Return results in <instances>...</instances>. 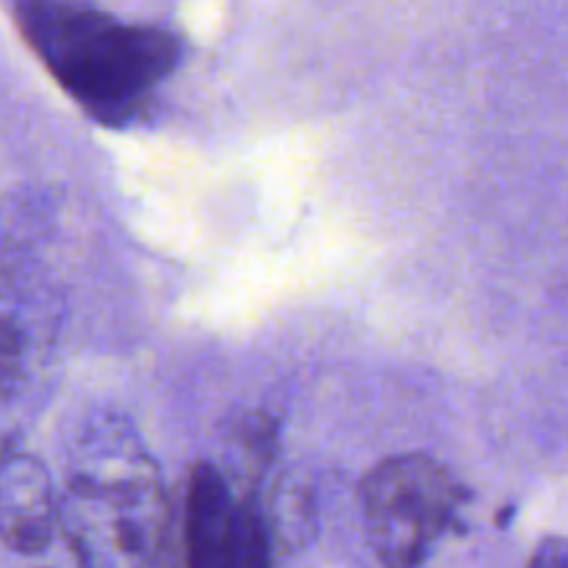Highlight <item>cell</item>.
<instances>
[{
    "label": "cell",
    "instance_id": "1",
    "mask_svg": "<svg viewBox=\"0 0 568 568\" xmlns=\"http://www.w3.org/2000/svg\"><path fill=\"white\" fill-rule=\"evenodd\" d=\"M59 527L81 568H175L170 499L148 449L116 419L78 442Z\"/></svg>",
    "mask_w": 568,
    "mask_h": 568
},
{
    "label": "cell",
    "instance_id": "2",
    "mask_svg": "<svg viewBox=\"0 0 568 568\" xmlns=\"http://www.w3.org/2000/svg\"><path fill=\"white\" fill-rule=\"evenodd\" d=\"M17 22L59 87L111 128L136 122L181 59L172 33L116 22L87 0H17Z\"/></svg>",
    "mask_w": 568,
    "mask_h": 568
},
{
    "label": "cell",
    "instance_id": "3",
    "mask_svg": "<svg viewBox=\"0 0 568 568\" xmlns=\"http://www.w3.org/2000/svg\"><path fill=\"white\" fill-rule=\"evenodd\" d=\"M369 547L383 568H422L458 525L460 488L438 460L394 455L361 483Z\"/></svg>",
    "mask_w": 568,
    "mask_h": 568
},
{
    "label": "cell",
    "instance_id": "4",
    "mask_svg": "<svg viewBox=\"0 0 568 568\" xmlns=\"http://www.w3.org/2000/svg\"><path fill=\"white\" fill-rule=\"evenodd\" d=\"M186 568H242L255 560H275L253 494L236 497L214 464L192 466L183 516Z\"/></svg>",
    "mask_w": 568,
    "mask_h": 568
},
{
    "label": "cell",
    "instance_id": "5",
    "mask_svg": "<svg viewBox=\"0 0 568 568\" xmlns=\"http://www.w3.org/2000/svg\"><path fill=\"white\" fill-rule=\"evenodd\" d=\"M59 497L48 469L26 453L0 458V544L11 552L37 555L53 541Z\"/></svg>",
    "mask_w": 568,
    "mask_h": 568
},
{
    "label": "cell",
    "instance_id": "6",
    "mask_svg": "<svg viewBox=\"0 0 568 568\" xmlns=\"http://www.w3.org/2000/svg\"><path fill=\"white\" fill-rule=\"evenodd\" d=\"M261 521L275 555L305 547L316 532L314 494L303 480L281 483L272 494L270 508H261Z\"/></svg>",
    "mask_w": 568,
    "mask_h": 568
},
{
    "label": "cell",
    "instance_id": "7",
    "mask_svg": "<svg viewBox=\"0 0 568 568\" xmlns=\"http://www.w3.org/2000/svg\"><path fill=\"white\" fill-rule=\"evenodd\" d=\"M231 444L239 449L250 475L261 477L277 455V422L261 410L244 414L233 422Z\"/></svg>",
    "mask_w": 568,
    "mask_h": 568
},
{
    "label": "cell",
    "instance_id": "8",
    "mask_svg": "<svg viewBox=\"0 0 568 568\" xmlns=\"http://www.w3.org/2000/svg\"><path fill=\"white\" fill-rule=\"evenodd\" d=\"M26 377V333L11 316L0 314V399L17 394Z\"/></svg>",
    "mask_w": 568,
    "mask_h": 568
},
{
    "label": "cell",
    "instance_id": "9",
    "mask_svg": "<svg viewBox=\"0 0 568 568\" xmlns=\"http://www.w3.org/2000/svg\"><path fill=\"white\" fill-rule=\"evenodd\" d=\"M527 568H568V549L564 536H549L532 552Z\"/></svg>",
    "mask_w": 568,
    "mask_h": 568
},
{
    "label": "cell",
    "instance_id": "10",
    "mask_svg": "<svg viewBox=\"0 0 568 568\" xmlns=\"http://www.w3.org/2000/svg\"><path fill=\"white\" fill-rule=\"evenodd\" d=\"M244 568H272V560H255V564H247Z\"/></svg>",
    "mask_w": 568,
    "mask_h": 568
}]
</instances>
